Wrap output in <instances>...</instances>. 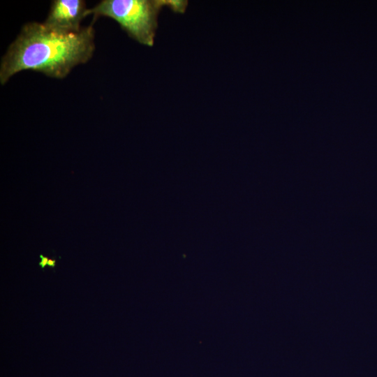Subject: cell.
<instances>
[{"mask_svg": "<svg viewBox=\"0 0 377 377\" xmlns=\"http://www.w3.org/2000/svg\"><path fill=\"white\" fill-rule=\"evenodd\" d=\"M86 3L82 0H54L47 19V27L65 32L79 31L80 23L87 15Z\"/></svg>", "mask_w": 377, "mask_h": 377, "instance_id": "3957f363", "label": "cell"}, {"mask_svg": "<svg viewBox=\"0 0 377 377\" xmlns=\"http://www.w3.org/2000/svg\"><path fill=\"white\" fill-rule=\"evenodd\" d=\"M188 5L184 0H103L88 8L87 15L94 20L108 17L119 23L137 42L151 47L154 43L158 17L163 7L183 13Z\"/></svg>", "mask_w": 377, "mask_h": 377, "instance_id": "7a4b0ae2", "label": "cell"}, {"mask_svg": "<svg viewBox=\"0 0 377 377\" xmlns=\"http://www.w3.org/2000/svg\"><path fill=\"white\" fill-rule=\"evenodd\" d=\"M40 258H41V261L39 263V265L41 267V268L43 269L47 265L51 267H54L56 263L55 259L48 258L42 254L40 255Z\"/></svg>", "mask_w": 377, "mask_h": 377, "instance_id": "277c9868", "label": "cell"}, {"mask_svg": "<svg viewBox=\"0 0 377 377\" xmlns=\"http://www.w3.org/2000/svg\"><path fill=\"white\" fill-rule=\"evenodd\" d=\"M94 49L91 25L79 31L65 32L44 23H27L1 59L0 82L4 84L13 75L24 70L64 78L73 67L88 61Z\"/></svg>", "mask_w": 377, "mask_h": 377, "instance_id": "6da1fadb", "label": "cell"}]
</instances>
